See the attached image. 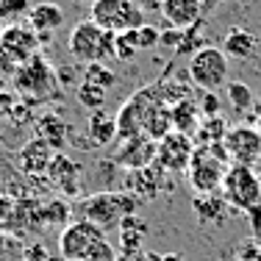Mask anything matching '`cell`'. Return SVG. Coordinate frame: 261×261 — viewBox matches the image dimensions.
<instances>
[{
    "mask_svg": "<svg viewBox=\"0 0 261 261\" xmlns=\"http://www.w3.org/2000/svg\"><path fill=\"white\" fill-rule=\"evenodd\" d=\"M228 167H231V156H228L222 142L220 145L195 147V156H192L189 170H186L189 189L195 195H217Z\"/></svg>",
    "mask_w": 261,
    "mask_h": 261,
    "instance_id": "1",
    "label": "cell"
},
{
    "mask_svg": "<svg viewBox=\"0 0 261 261\" xmlns=\"http://www.w3.org/2000/svg\"><path fill=\"white\" fill-rule=\"evenodd\" d=\"M139 206L142 200L125 189L95 192V195H89L84 200V220L95 222L100 231H109V228H120V222L128 214H136Z\"/></svg>",
    "mask_w": 261,
    "mask_h": 261,
    "instance_id": "2",
    "label": "cell"
},
{
    "mask_svg": "<svg viewBox=\"0 0 261 261\" xmlns=\"http://www.w3.org/2000/svg\"><path fill=\"white\" fill-rule=\"evenodd\" d=\"M14 89L20 92L25 100H50L59 89V72L50 67V61L45 56H34L25 64H20L14 70Z\"/></svg>",
    "mask_w": 261,
    "mask_h": 261,
    "instance_id": "3",
    "label": "cell"
},
{
    "mask_svg": "<svg viewBox=\"0 0 261 261\" xmlns=\"http://www.w3.org/2000/svg\"><path fill=\"white\" fill-rule=\"evenodd\" d=\"M114 36L103 31L100 25H95L92 20H81L75 22V28L70 31V56L81 64H95V61H106L109 56H114Z\"/></svg>",
    "mask_w": 261,
    "mask_h": 261,
    "instance_id": "4",
    "label": "cell"
},
{
    "mask_svg": "<svg viewBox=\"0 0 261 261\" xmlns=\"http://www.w3.org/2000/svg\"><path fill=\"white\" fill-rule=\"evenodd\" d=\"M220 195L233 211L247 214L250 208L261 206L258 172L253 170V167H245V164H231L225 170V178H222Z\"/></svg>",
    "mask_w": 261,
    "mask_h": 261,
    "instance_id": "5",
    "label": "cell"
},
{
    "mask_svg": "<svg viewBox=\"0 0 261 261\" xmlns=\"http://www.w3.org/2000/svg\"><path fill=\"white\" fill-rule=\"evenodd\" d=\"M39 47H42L39 36L28 25H22V22L3 25V31H0V67L14 75V70L20 64L39 56Z\"/></svg>",
    "mask_w": 261,
    "mask_h": 261,
    "instance_id": "6",
    "label": "cell"
},
{
    "mask_svg": "<svg viewBox=\"0 0 261 261\" xmlns=\"http://www.w3.org/2000/svg\"><path fill=\"white\" fill-rule=\"evenodd\" d=\"M189 81L192 86L203 92H217L222 84H228V56L222 53V47H203L189 59Z\"/></svg>",
    "mask_w": 261,
    "mask_h": 261,
    "instance_id": "7",
    "label": "cell"
},
{
    "mask_svg": "<svg viewBox=\"0 0 261 261\" xmlns=\"http://www.w3.org/2000/svg\"><path fill=\"white\" fill-rule=\"evenodd\" d=\"M89 11V20L109 34H125L145 25V14L134 6V0H97Z\"/></svg>",
    "mask_w": 261,
    "mask_h": 261,
    "instance_id": "8",
    "label": "cell"
},
{
    "mask_svg": "<svg viewBox=\"0 0 261 261\" xmlns=\"http://www.w3.org/2000/svg\"><path fill=\"white\" fill-rule=\"evenodd\" d=\"M103 239H106V231H100L95 222L75 220V222H70L67 228H61L59 253H61V258H67V261H84Z\"/></svg>",
    "mask_w": 261,
    "mask_h": 261,
    "instance_id": "9",
    "label": "cell"
},
{
    "mask_svg": "<svg viewBox=\"0 0 261 261\" xmlns=\"http://www.w3.org/2000/svg\"><path fill=\"white\" fill-rule=\"evenodd\" d=\"M195 156V139L181 134V130H170L156 142V164L164 172H186L189 161Z\"/></svg>",
    "mask_w": 261,
    "mask_h": 261,
    "instance_id": "10",
    "label": "cell"
},
{
    "mask_svg": "<svg viewBox=\"0 0 261 261\" xmlns=\"http://www.w3.org/2000/svg\"><path fill=\"white\" fill-rule=\"evenodd\" d=\"M228 156H231V164H245V167H253L261 161V130L256 125H233L228 128L225 139Z\"/></svg>",
    "mask_w": 261,
    "mask_h": 261,
    "instance_id": "11",
    "label": "cell"
},
{
    "mask_svg": "<svg viewBox=\"0 0 261 261\" xmlns=\"http://www.w3.org/2000/svg\"><path fill=\"white\" fill-rule=\"evenodd\" d=\"M114 161L117 167H122V170L134 172V170H142V167H150L153 161H156V142L147 139L145 134L142 136H130V139L120 142L114 150Z\"/></svg>",
    "mask_w": 261,
    "mask_h": 261,
    "instance_id": "12",
    "label": "cell"
},
{
    "mask_svg": "<svg viewBox=\"0 0 261 261\" xmlns=\"http://www.w3.org/2000/svg\"><path fill=\"white\" fill-rule=\"evenodd\" d=\"M167 175H170V172H164V170L156 164V161H153L150 167H142V170L128 172L125 186H122V189L130 192V195H136L142 203H145V200H153V197L161 192V186H164Z\"/></svg>",
    "mask_w": 261,
    "mask_h": 261,
    "instance_id": "13",
    "label": "cell"
},
{
    "mask_svg": "<svg viewBox=\"0 0 261 261\" xmlns=\"http://www.w3.org/2000/svg\"><path fill=\"white\" fill-rule=\"evenodd\" d=\"M56 156V150L47 142H42L39 136H34L31 142L20 147V153H17V167H20V172H25L31 178H39V175H47V167H50V161Z\"/></svg>",
    "mask_w": 261,
    "mask_h": 261,
    "instance_id": "14",
    "label": "cell"
},
{
    "mask_svg": "<svg viewBox=\"0 0 261 261\" xmlns=\"http://www.w3.org/2000/svg\"><path fill=\"white\" fill-rule=\"evenodd\" d=\"M61 25H64V9H61V6H56V3H36V6H31L28 28L39 36V42L42 39H50Z\"/></svg>",
    "mask_w": 261,
    "mask_h": 261,
    "instance_id": "15",
    "label": "cell"
},
{
    "mask_svg": "<svg viewBox=\"0 0 261 261\" xmlns=\"http://www.w3.org/2000/svg\"><path fill=\"white\" fill-rule=\"evenodd\" d=\"M161 17L170 22V28L186 31L203 20V0H164Z\"/></svg>",
    "mask_w": 261,
    "mask_h": 261,
    "instance_id": "16",
    "label": "cell"
},
{
    "mask_svg": "<svg viewBox=\"0 0 261 261\" xmlns=\"http://www.w3.org/2000/svg\"><path fill=\"white\" fill-rule=\"evenodd\" d=\"M47 178H50L64 195H78V189H81V164L75 159L64 156V153H56L50 167H47Z\"/></svg>",
    "mask_w": 261,
    "mask_h": 261,
    "instance_id": "17",
    "label": "cell"
},
{
    "mask_svg": "<svg viewBox=\"0 0 261 261\" xmlns=\"http://www.w3.org/2000/svg\"><path fill=\"white\" fill-rule=\"evenodd\" d=\"M192 208H195L197 220H200L203 225H222V222L228 220V211H233L225 200H222L220 192H217V195H195Z\"/></svg>",
    "mask_w": 261,
    "mask_h": 261,
    "instance_id": "18",
    "label": "cell"
},
{
    "mask_svg": "<svg viewBox=\"0 0 261 261\" xmlns=\"http://www.w3.org/2000/svg\"><path fill=\"white\" fill-rule=\"evenodd\" d=\"M147 231H150L147 220H142L139 214H128L120 222V253H142Z\"/></svg>",
    "mask_w": 261,
    "mask_h": 261,
    "instance_id": "19",
    "label": "cell"
},
{
    "mask_svg": "<svg viewBox=\"0 0 261 261\" xmlns=\"http://www.w3.org/2000/svg\"><path fill=\"white\" fill-rule=\"evenodd\" d=\"M258 42H256V34H250L247 28H231L222 39V53L228 59H236V61H245L256 53Z\"/></svg>",
    "mask_w": 261,
    "mask_h": 261,
    "instance_id": "20",
    "label": "cell"
},
{
    "mask_svg": "<svg viewBox=\"0 0 261 261\" xmlns=\"http://www.w3.org/2000/svg\"><path fill=\"white\" fill-rule=\"evenodd\" d=\"M86 136H89L92 147H103L117 142V120L106 111H92L89 122H86Z\"/></svg>",
    "mask_w": 261,
    "mask_h": 261,
    "instance_id": "21",
    "label": "cell"
},
{
    "mask_svg": "<svg viewBox=\"0 0 261 261\" xmlns=\"http://www.w3.org/2000/svg\"><path fill=\"white\" fill-rule=\"evenodd\" d=\"M34 122H36V136H39L42 142H47L53 150H61V147L67 145L70 128H67V122L61 120L59 114H42V117H36Z\"/></svg>",
    "mask_w": 261,
    "mask_h": 261,
    "instance_id": "22",
    "label": "cell"
},
{
    "mask_svg": "<svg viewBox=\"0 0 261 261\" xmlns=\"http://www.w3.org/2000/svg\"><path fill=\"white\" fill-rule=\"evenodd\" d=\"M200 120H203L200 106H197V100H192V97H186V100L172 106V128L181 130V134L192 136L197 130V125H200Z\"/></svg>",
    "mask_w": 261,
    "mask_h": 261,
    "instance_id": "23",
    "label": "cell"
},
{
    "mask_svg": "<svg viewBox=\"0 0 261 261\" xmlns=\"http://www.w3.org/2000/svg\"><path fill=\"white\" fill-rule=\"evenodd\" d=\"M225 134L228 125L222 120V114H217V117H203V122L197 125L192 139H195V147H206V145H220L225 139Z\"/></svg>",
    "mask_w": 261,
    "mask_h": 261,
    "instance_id": "24",
    "label": "cell"
},
{
    "mask_svg": "<svg viewBox=\"0 0 261 261\" xmlns=\"http://www.w3.org/2000/svg\"><path fill=\"white\" fill-rule=\"evenodd\" d=\"M125 39L134 45V50L136 53H142V50H150V47H156L159 45V39H161V28L156 25H139V28H134V31H125Z\"/></svg>",
    "mask_w": 261,
    "mask_h": 261,
    "instance_id": "25",
    "label": "cell"
},
{
    "mask_svg": "<svg viewBox=\"0 0 261 261\" xmlns=\"http://www.w3.org/2000/svg\"><path fill=\"white\" fill-rule=\"evenodd\" d=\"M203 20L197 22V25H192V28H186L184 31V36H181V45L175 47V53L178 56H195L197 50H203V47H206V34H203Z\"/></svg>",
    "mask_w": 261,
    "mask_h": 261,
    "instance_id": "26",
    "label": "cell"
},
{
    "mask_svg": "<svg viewBox=\"0 0 261 261\" xmlns=\"http://www.w3.org/2000/svg\"><path fill=\"white\" fill-rule=\"evenodd\" d=\"M228 103H231V109L233 111H250L253 109V103H256V97H253V92H250V86L247 84H242V81H231L228 84Z\"/></svg>",
    "mask_w": 261,
    "mask_h": 261,
    "instance_id": "27",
    "label": "cell"
},
{
    "mask_svg": "<svg viewBox=\"0 0 261 261\" xmlns=\"http://www.w3.org/2000/svg\"><path fill=\"white\" fill-rule=\"evenodd\" d=\"M84 81H89V84L100 86V89H109V86H114V84H117V72H114V70H109V67H106L103 61H95V64H86Z\"/></svg>",
    "mask_w": 261,
    "mask_h": 261,
    "instance_id": "28",
    "label": "cell"
},
{
    "mask_svg": "<svg viewBox=\"0 0 261 261\" xmlns=\"http://www.w3.org/2000/svg\"><path fill=\"white\" fill-rule=\"evenodd\" d=\"M78 103L84 106V109H89V111H100L103 103H106V89L89 84V81H84V84L78 86Z\"/></svg>",
    "mask_w": 261,
    "mask_h": 261,
    "instance_id": "29",
    "label": "cell"
},
{
    "mask_svg": "<svg viewBox=\"0 0 261 261\" xmlns=\"http://www.w3.org/2000/svg\"><path fill=\"white\" fill-rule=\"evenodd\" d=\"M31 11V0H0V22L11 25V22H20L22 17H28Z\"/></svg>",
    "mask_w": 261,
    "mask_h": 261,
    "instance_id": "30",
    "label": "cell"
},
{
    "mask_svg": "<svg viewBox=\"0 0 261 261\" xmlns=\"http://www.w3.org/2000/svg\"><path fill=\"white\" fill-rule=\"evenodd\" d=\"M117 256H120V253H117V247L111 245L109 239H103L100 245H97L84 261H117Z\"/></svg>",
    "mask_w": 261,
    "mask_h": 261,
    "instance_id": "31",
    "label": "cell"
},
{
    "mask_svg": "<svg viewBox=\"0 0 261 261\" xmlns=\"http://www.w3.org/2000/svg\"><path fill=\"white\" fill-rule=\"evenodd\" d=\"M136 56V50H134V45L125 39L122 34H117L114 36V59H120V61H130Z\"/></svg>",
    "mask_w": 261,
    "mask_h": 261,
    "instance_id": "32",
    "label": "cell"
},
{
    "mask_svg": "<svg viewBox=\"0 0 261 261\" xmlns=\"http://www.w3.org/2000/svg\"><path fill=\"white\" fill-rule=\"evenodd\" d=\"M17 97L11 95V92H0V122L3 120H9L11 114H14V109H17Z\"/></svg>",
    "mask_w": 261,
    "mask_h": 261,
    "instance_id": "33",
    "label": "cell"
},
{
    "mask_svg": "<svg viewBox=\"0 0 261 261\" xmlns=\"http://www.w3.org/2000/svg\"><path fill=\"white\" fill-rule=\"evenodd\" d=\"M197 106H200L203 117H217L220 114V100H217L214 92H206V95H203V103H197Z\"/></svg>",
    "mask_w": 261,
    "mask_h": 261,
    "instance_id": "34",
    "label": "cell"
},
{
    "mask_svg": "<svg viewBox=\"0 0 261 261\" xmlns=\"http://www.w3.org/2000/svg\"><path fill=\"white\" fill-rule=\"evenodd\" d=\"M181 36H184V31H178V28H167V31H161L159 45H164V47H170V50H175V47L181 45Z\"/></svg>",
    "mask_w": 261,
    "mask_h": 261,
    "instance_id": "35",
    "label": "cell"
},
{
    "mask_svg": "<svg viewBox=\"0 0 261 261\" xmlns=\"http://www.w3.org/2000/svg\"><path fill=\"white\" fill-rule=\"evenodd\" d=\"M134 6L142 11V14H147V11H159V14H161V6H164V0H134Z\"/></svg>",
    "mask_w": 261,
    "mask_h": 261,
    "instance_id": "36",
    "label": "cell"
},
{
    "mask_svg": "<svg viewBox=\"0 0 261 261\" xmlns=\"http://www.w3.org/2000/svg\"><path fill=\"white\" fill-rule=\"evenodd\" d=\"M47 208H50V214H47V220H50V222H59L61 217H64V220L70 217V208H67V203H53V206H47Z\"/></svg>",
    "mask_w": 261,
    "mask_h": 261,
    "instance_id": "37",
    "label": "cell"
},
{
    "mask_svg": "<svg viewBox=\"0 0 261 261\" xmlns=\"http://www.w3.org/2000/svg\"><path fill=\"white\" fill-rule=\"evenodd\" d=\"M25 261H50V258H47V250H45V247H39V245H34V247H28V250H25Z\"/></svg>",
    "mask_w": 261,
    "mask_h": 261,
    "instance_id": "38",
    "label": "cell"
},
{
    "mask_svg": "<svg viewBox=\"0 0 261 261\" xmlns=\"http://www.w3.org/2000/svg\"><path fill=\"white\" fill-rule=\"evenodd\" d=\"M247 217H250V222H253V233H261V206L250 208V211H247Z\"/></svg>",
    "mask_w": 261,
    "mask_h": 261,
    "instance_id": "39",
    "label": "cell"
},
{
    "mask_svg": "<svg viewBox=\"0 0 261 261\" xmlns=\"http://www.w3.org/2000/svg\"><path fill=\"white\" fill-rule=\"evenodd\" d=\"M153 261H184L181 253H147Z\"/></svg>",
    "mask_w": 261,
    "mask_h": 261,
    "instance_id": "40",
    "label": "cell"
},
{
    "mask_svg": "<svg viewBox=\"0 0 261 261\" xmlns=\"http://www.w3.org/2000/svg\"><path fill=\"white\" fill-rule=\"evenodd\" d=\"M117 261H153L147 253H120Z\"/></svg>",
    "mask_w": 261,
    "mask_h": 261,
    "instance_id": "41",
    "label": "cell"
},
{
    "mask_svg": "<svg viewBox=\"0 0 261 261\" xmlns=\"http://www.w3.org/2000/svg\"><path fill=\"white\" fill-rule=\"evenodd\" d=\"M222 3H225V0H203V17L211 14V11H214L217 6H222Z\"/></svg>",
    "mask_w": 261,
    "mask_h": 261,
    "instance_id": "42",
    "label": "cell"
},
{
    "mask_svg": "<svg viewBox=\"0 0 261 261\" xmlns=\"http://www.w3.org/2000/svg\"><path fill=\"white\" fill-rule=\"evenodd\" d=\"M253 122H256V128H258V130H261V109H258V111H256V120H253Z\"/></svg>",
    "mask_w": 261,
    "mask_h": 261,
    "instance_id": "43",
    "label": "cell"
},
{
    "mask_svg": "<svg viewBox=\"0 0 261 261\" xmlns=\"http://www.w3.org/2000/svg\"><path fill=\"white\" fill-rule=\"evenodd\" d=\"M0 92H6V75H0Z\"/></svg>",
    "mask_w": 261,
    "mask_h": 261,
    "instance_id": "44",
    "label": "cell"
},
{
    "mask_svg": "<svg viewBox=\"0 0 261 261\" xmlns=\"http://www.w3.org/2000/svg\"><path fill=\"white\" fill-rule=\"evenodd\" d=\"M78 3H84V6H95L97 0H78Z\"/></svg>",
    "mask_w": 261,
    "mask_h": 261,
    "instance_id": "45",
    "label": "cell"
},
{
    "mask_svg": "<svg viewBox=\"0 0 261 261\" xmlns=\"http://www.w3.org/2000/svg\"><path fill=\"white\" fill-rule=\"evenodd\" d=\"M258 184H261V172H258Z\"/></svg>",
    "mask_w": 261,
    "mask_h": 261,
    "instance_id": "46",
    "label": "cell"
},
{
    "mask_svg": "<svg viewBox=\"0 0 261 261\" xmlns=\"http://www.w3.org/2000/svg\"><path fill=\"white\" fill-rule=\"evenodd\" d=\"M0 31H3V22H0Z\"/></svg>",
    "mask_w": 261,
    "mask_h": 261,
    "instance_id": "47",
    "label": "cell"
},
{
    "mask_svg": "<svg viewBox=\"0 0 261 261\" xmlns=\"http://www.w3.org/2000/svg\"><path fill=\"white\" fill-rule=\"evenodd\" d=\"M61 261H67V258H61Z\"/></svg>",
    "mask_w": 261,
    "mask_h": 261,
    "instance_id": "48",
    "label": "cell"
}]
</instances>
